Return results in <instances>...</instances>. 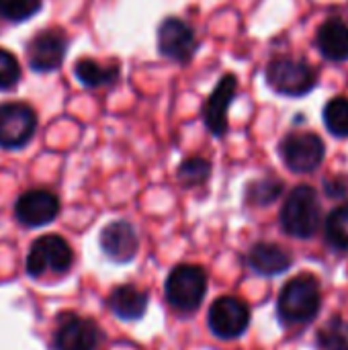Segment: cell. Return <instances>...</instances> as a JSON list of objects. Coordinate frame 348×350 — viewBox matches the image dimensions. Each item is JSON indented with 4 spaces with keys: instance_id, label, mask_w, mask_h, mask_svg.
<instances>
[{
    "instance_id": "6da1fadb",
    "label": "cell",
    "mask_w": 348,
    "mask_h": 350,
    "mask_svg": "<svg viewBox=\"0 0 348 350\" xmlns=\"http://www.w3.org/2000/svg\"><path fill=\"white\" fill-rule=\"evenodd\" d=\"M322 308L320 283L312 275H297L285 283L277 299V314L285 326H304L316 320Z\"/></svg>"
},
{
    "instance_id": "7a4b0ae2",
    "label": "cell",
    "mask_w": 348,
    "mask_h": 350,
    "mask_svg": "<svg viewBox=\"0 0 348 350\" xmlns=\"http://www.w3.org/2000/svg\"><path fill=\"white\" fill-rule=\"evenodd\" d=\"M281 228L297 240H310L322 228V205L316 189L308 185L295 187L281 207Z\"/></svg>"
},
{
    "instance_id": "3957f363",
    "label": "cell",
    "mask_w": 348,
    "mask_h": 350,
    "mask_svg": "<svg viewBox=\"0 0 348 350\" xmlns=\"http://www.w3.org/2000/svg\"><path fill=\"white\" fill-rule=\"evenodd\" d=\"M207 293V275L197 265H178L170 271L164 295L172 310L191 314L195 312Z\"/></svg>"
},
{
    "instance_id": "277c9868",
    "label": "cell",
    "mask_w": 348,
    "mask_h": 350,
    "mask_svg": "<svg viewBox=\"0 0 348 350\" xmlns=\"http://www.w3.org/2000/svg\"><path fill=\"white\" fill-rule=\"evenodd\" d=\"M74 252L70 244L57 234H45L37 238L27 254V273L35 279L47 275H66L72 269Z\"/></svg>"
},
{
    "instance_id": "5b68a950",
    "label": "cell",
    "mask_w": 348,
    "mask_h": 350,
    "mask_svg": "<svg viewBox=\"0 0 348 350\" xmlns=\"http://www.w3.org/2000/svg\"><path fill=\"white\" fill-rule=\"evenodd\" d=\"M267 82L275 92L295 98L308 94L316 86V72L304 59L277 57L267 68Z\"/></svg>"
},
{
    "instance_id": "8992f818",
    "label": "cell",
    "mask_w": 348,
    "mask_h": 350,
    "mask_svg": "<svg viewBox=\"0 0 348 350\" xmlns=\"http://www.w3.org/2000/svg\"><path fill=\"white\" fill-rule=\"evenodd\" d=\"M209 330L222 340L240 338L250 326V310L248 306L232 295L219 297L211 304L207 314Z\"/></svg>"
},
{
    "instance_id": "52a82bcc",
    "label": "cell",
    "mask_w": 348,
    "mask_h": 350,
    "mask_svg": "<svg viewBox=\"0 0 348 350\" xmlns=\"http://www.w3.org/2000/svg\"><path fill=\"white\" fill-rule=\"evenodd\" d=\"M279 152H281L285 166L297 174L314 172L322 164L324 154H326L324 142L316 133H308V131L287 135L281 142Z\"/></svg>"
},
{
    "instance_id": "ba28073f",
    "label": "cell",
    "mask_w": 348,
    "mask_h": 350,
    "mask_svg": "<svg viewBox=\"0 0 348 350\" xmlns=\"http://www.w3.org/2000/svg\"><path fill=\"white\" fill-rule=\"evenodd\" d=\"M37 129L35 111L23 103L0 105V148L16 150L31 142Z\"/></svg>"
},
{
    "instance_id": "9c48e42d",
    "label": "cell",
    "mask_w": 348,
    "mask_h": 350,
    "mask_svg": "<svg viewBox=\"0 0 348 350\" xmlns=\"http://www.w3.org/2000/svg\"><path fill=\"white\" fill-rule=\"evenodd\" d=\"M101 338V328L92 320L64 314L53 332V347L55 350H98Z\"/></svg>"
},
{
    "instance_id": "30bf717a",
    "label": "cell",
    "mask_w": 348,
    "mask_h": 350,
    "mask_svg": "<svg viewBox=\"0 0 348 350\" xmlns=\"http://www.w3.org/2000/svg\"><path fill=\"white\" fill-rule=\"evenodd\" d=\"M158 49L164 57L176 64H187L197 49L193 27L183 18H166L158 29Z\"/></svg>"
},
{
    "instance_id": "8fae6325",
    "label": "cell",
    "mask_w": 348,
    "mask_h": 350,
    "mask_svg": "<svg viewBox=\"0 0 348 350\" xmlns=\"http://www.w3.org/2000/svg\"><path fill=\"white\" fill-rule=\"evenodd\" d=\"M59 213V199L45 191L33 189L23 193L14 203V217L27 228H43L51 224Z\"/></svg>"
},
{
    "instance_id": "7c38bea8",
    "label": "cell",
    "mask_w": 348,
    "mask_h": 350,
    "mask_svg": "<svg viewBox=\"0 0 348 350\" xmlns=\"http://www.w3.org/2000/svg\"><path fill=\"white\" fill-rule=\"evenodd\" d=\"M101 250L113 262H129L135 258L139 240L131 224L111 221L101 230Z\"/></svg>"
},
{
    "instance_id": "4fadbf2b",
    "label": "cell",
    "mask_w": 348,
    "mask_h": 350,
    "mask_svg": "<svg viewBox=\"0 0 348 350\" xmlns=\"http://www.w3.org/2000/svg\"><path fill=\"white\" fill-rule=\"evenodd\" d=\"M66 37L59 31H43L39 33L27 47L29 66L35 72H51L57 70L66 55Z\"/></svg>"
},
{
    "instance_id": "5bb4252c",
    "label": "cell",
    "mask_w": 348,
    "mask_h": 350,
    "mask_svg": "<svg viewBox=\"0 0 348 350\" xmlns=\"http://www.w3.org/2000/svg\"><path fill=\"white\" fill-rule=\"evenodd\" d=\"M236 88H238L236 76L226 74L205 105V123L213 135H224L228 131V107L234 100Z\"/></svg>"
},
{
    "instance_id": "9a60e30c",
    "label": "cell",
    "mask_w": 348,
    "mask_h": 350,
    "mask_svg": "<svg viewBox=\"0 0 348 350\" xmlns=\"http://www.w3.org/2000/svg\"><path fill=\"white\" fill-rule=\"evenodd\" d=\"M107 304L117 318L125 322H135L146 316L150 297L146 291L137 289L135 285H121L109 293Z\"/></svg>"
},
{
    "instance_id": "2e32d148",
    "label": "cell",
    "mask_w": 348,
    "mask_h": 350,
    "mask_svg": "<svg viewBox=\"0 0 348 350\" xmlns=\"http://www.w3.org/2000/svg\"><path fill=\"white\" fill-rule=\"evenodd\" d=\"M248 265L254 273H258L263 277H275V275L285 273L293 265V258L285 248H281L277 244L260 242L250 248Z\"/></svg>"
},
{
    "instance_id": "e0dca14e",
    "label": "cell",
    "mask_w": 348,
    "mask_h": 350,
    "mask_svg": "<svg viewBox=\"0 0 348 350\" xmlns=\"http://www.w3.org/2000/svg\"><path fill=\"white\" fill-rule=\"evenodd\" d=\"M320 53L330 62L348 59V25L340 18H328L316 37Z\"/></svg>"
},
{
    "instance_id": "ac0fdd59",
    "label": "cell",
    "mask_w": 348,
    "mask_h": 350,
    "mask_svg": "<svg viewBox=\"0 0 348 350\" xmlns=\"http://www.w3.org/2000/svg\"><path fill=\"white\" fill-rule=\"evenodd\" d=\"M74 74L76 78L88 86V88H101V86H109L119 78V68L117 66H105L98 64L94 59H78L74 66Z\"/></svg>"
},
{
    "instance_id": "d6986e66",
    "label": "cell",
    "mask_w": 348,
    "mask_h": 350,
    "mask_svg": "<svg viewBox=\"0 0 348 350\" xmlns=\"http://www.w3.org/2000/svg\"><path fill=\"white\" fill-rule=\"evenodd\" d=\"M318 350H348V322L343 318L328 320L316 336Z\"/></svg>"
},
{
    "instance_id": "ffe728a7",
    "label": "cell",
    "mask_w": 348,
    "mask_h": 350,
    "mask_svg": "<svg viewBox=\"0 0 348 350\" xmlns=\"http://www.w3.org/2000/svg\"><path fill=\"white\" fill-rule=\"evenodd\" d=\"M326 240L336 248L348 252V205L336 207L326 219Z\"/></svg>"
},
{
    "instance_id": "44dd1931",
    "label": "cell",
    "mask_w": 348,
    "mask_h": 350,
    "mask_svg": "<svg viewBox=\"0 0 348 350\" xmlns=\"http://www.w3.org/2000/svg\"><path fill=\"white\" fill-rule=\"evenodd\" d=\"M324 123L336 137H348V96H334L324 109Z\"/></svg>"
},
{
    "instance_id": "7402d4cb",
    "label": "cell",
    "mask_w": 348,
    "mask_h": 350,
    "mask_svg": "<svg viewBox=\"0 0 348 350\" xmlns=\"http://www.w3.org/2000/svg\"><path fill=\"white\" fill-rule=\"evenodd\" d=\"M39 8L41 0H0V16L12 23L29 21Z\"/></svg>"
},
{
    "instance_id": "603a6c76",
    "label": "cell",
    "mask_w": 348,
    "mask_h": 350,
    "mask_svg": "<svg viewBox=\"0 0 348 350\" xmlns=\"http://www.w3.org/2000/svg\"><path fill=\"white\" fill-rule=\"evenodd\" d=\"M211 166L203 158H189L178 166V180L185 187H197L209 178Z\"/></svg>"
},
{
    "instance_id": "cb8c5ba5",
    "label": "cell",
    "mask_w": 348,
    "mask_h": 350,
    "mask_svg": "<svg viewBox=\"0 0 348 350\" xmlns=\"http://www.w3.org/2000/svg\"><path fill=\"white\" fill-rule=\"evenodd\" d=\"M281 191H283V185L275 178L258 180L248 189V201L254 205H269L281 195Z\"/></svg>"
},
{
    "instance_id": "d4e9b609",
    "label": "cell",
    "mask_w": 348,
    "mask_h": 350,
    "mask_svg": "<svg viewBox=\"0 0 348 350\" xmlns=\"http://www.w3.org/2000/svg\"><path fill=\"white\" fill-rule=\"evenodd\" d=\"M21 80V66L16 57L0 47V90L12 88Z\"/></svg>"
}]
</instances>
